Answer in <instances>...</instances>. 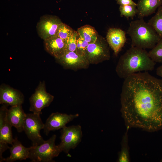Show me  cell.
<instances>
[{"label":"cell","mask_w":162,"mask_h":162,"mask_svg":"<svg viewBox=\"0 0 162 162\" xmlns=\"http://www.w3.org/2000/svg\"><path fill=\"white\" fill-rule=\"evenodd\" d=\"M121 111L127 127L150 132L162 129V79L148 72L124 79Z\"/></svg>","instance_id":"1"},{"label":"cell","mask_w":162,"mask_h":162,"mask_svg":"<svg viewBox=\"0 0 162 162\" xmlns=\"http://www.w3.org/2000/svg\"><path fill=\"white\" fill-rule=\"evenodd\" d=\"M155 63L145 49L131 46L121 56L116 71L120 78L124 79L135 73L152 70Z\"/></svg>","instance_id":"2"},{"label":"cell","mask_w":162,"mask_h":162,"mask_svg":"<svg viewBox=\"0 0 162 162\" xmlns=\"http://www.w3.org/2000/svg\"><path fill=\"white\" fill-rule=\"evenodd\" d=\"M127 33L131 40V46L144 49H152L160 38L153 28L143 18L130 22Z\"/></svg>","instance_id":"3"},{"label":"cell","mask_w":162,"mask_h":162,"mask_svg":"<svg viewBox=\"0 0 162 162\" xmlns=\"http://www.w3.org/2000/svg\"><path fill=\"white\" fill-rule=\"evenodd\" d=\"M56 136L53 135L47 140L39 145L32 146L28 158L32 162H52L54 158L58 156L62 152L55 141Z\"/></svg>","instance_id":"4"},{"label":"cell","mask_w":162,"mask_h":162,"mask_svg":"<svg viewBox=\"0 0 162 162\" xmlns=\"http://www.w3.org/2000/svg\"><path fill=\"white\" fill-rule=\"evenodd\" d=\"M61 142L58 145L61 152L68 153L81 142L82 137V127L79 125L66 126L61 130Z\"/></svg>","instance_id":"5"},{"label":"cell","mask_w":162,"mask_h":162,"mask_svg":"<svg viewBox=\"0 0 162 162\" xmlns=\"http://www.w3.org/2000/svg\"><path fill=\"white\" fill-rule=\"evenodd\" d=\"M44 126L40 115L33 113L26 114L24 131L32 142V146L39 145L44 142L45 140L40 134V131L44 129Z\"/></svg>","instance_id":"6"},{"label":"cell","mask_w":162,"mask_h":162,"mask_svg":"<svg viewBox=\"0 0 162 162\" xmlns=\"http://www.w3.org/2000/svg\"><path fill=\"white\" fill-rule=\"evenodd\" d=\"M54 98L53 95L46 92L45 81H40L34 92L29 98V110L40 115L42 113V110L49 106Z\"/></svg>","instance_id":"7"},{"label":"cell","mask_w":162,"mask_h":162,"mask_svg":"<svg viewBox=\"0 0 162 162\" xmlns=\"http://www.w3.org/2000/svg\"><path fill=\"white\" fill-rule=\"evenodd\" d=\"M85 56L88 62H92L109 59L110 53L106 40L99 36L95 42L89 44Z\"/></svg>","instance_id":"8"},{"label":"cell","mask_w":162,"mask_h":162,"mask_svg":"<svg viewBox=\"0 0 162 162\" xmlns=\"http://www.w3.org/2000/svg\"><path fill=\"white\" fill-rule=\"evenodd\" d=\"M62 22L56 16L44 15L40 18L37 24L38 33L44 40L56 36L58 28Z\"/></svg>","instance_id":"9"},{"label":"cell","mask_w":162,"mask_h":162,"mask_svg":"<svg viewBox=\"0 0 162 162\" xmlns=\"http://www.w3.org/2000/svg\"><path fill=\"white\" fill-rule=\"evenodd\" d=\"M79 116L78 114H67L59 112L52 113L44 124V132L47 135L51 131L62 129L66 124Z\"/></svg>","instance_id":"10"},{"label":"cell","mask_w":162,"mask_h":162,"mask_svg":"<svg viewBox=\"0 0 162 162\" xmlns=\"http://www.w3.org/2000/svg\"><path fill=\"white\" fill-rule=\"evenodd\" d=\"M24 96L20 91L4 84L0 86V104L11 106L22 105Z\"/></svg>","instance_id":"11"},{"label":"cell","mask_w":162,"mask_h":162,"mask_svg":"<svg viewBox=\"0 0 162 162\" xmlns=\"http://www.w3.org/2000/svg\"><path fill=\"white\" fill-rule=\"evenodd\" d=\"M106 40L115 54L117 55L126 42L125 32L119 28H110L107 33Z\"/></svg>","instance_id":"12"},{"label":"cell","mask_w":162,"mask_h":162,"mask_svg":"<svg viewBox=\"0 0 162 162\" xmlns=\"http://www.w3.org/2000/svg\"><path fill=\"white\" fill-rule=\"evenodd\" d=\"M26 114L22 105L11 106L7 112V118L12 126L14 127L19 133L24 131V126Z\"/></svg>","instance_id":"13"},{"label":"cell","mask_w":162,"mask_h":162,"mask_svg":"<svg viewBox=\"0 0 162 162\" xmlns=\"http://www.w3.org/2000/svg\"><path fill=\"white\" fill-rule=\"evenodd\" d=\"M8 106L3 105L0 109V142L12 145L14 141L12 127L7 118Z\"/></svg>","instance_id":"14"},{"label":"cell","mask_w":162,"mask_h":162,"mask_svg":"<svg viewBox=\"0 0 162 162\" xmlns=\"http://www.w3.org/2000/svg\"><path fill=\"white\" fill-rule=\"evenodd\" d=\"M57 59L63 66L69 68H83L89 62L85 56L76 52H66L63 56Z\"/></svg>","instance_id":"15"},{"label":"cell","mask_w":162,"mask_h":162,"mask_svg":"<svg viewBox=\"0 0 162 162\" xmlns=\"http://www.w3.org/2000/svg\"><path fill=\"white\" fill-rule=\"evenodd\" d=\"M45 50L56 59L63 56L66 53L65 41L56 36L44 40Z\"/></svg>","instance_id":"16"},{"label":"cell","mask_w":162,"mask_h":162,"mask_svg":"<svg viewBox=\"0 0 162 162\" xmlns=\"http://www.w3.org/2000/svg\"><path fill=\"white\" fill-rule=\"evenodd\" d=\"M32 146L26 147L22 145L16 137L14 138L11 147H9L10 156L4 158L6 162H13L16 160H26L28 158L30 151Z\"/></svg>","instance_id":"17"},{"label":"cell","mask_w":162,"mask_h":162,"mask_svg":"<svg viewBox=\"0 0 162 162\" xmlns=\"http://www.w3.org/2000/svg\"><path fill=\"white\" fill-rule=\"evenodd\" d=\"M137 4V15L140 19L155 12L162 5V0H138Z\"/></svg>","instance_id":"18"},{"label":"cell","mask_w":162,"mask_h":162,"mask_svg":"<svg viewBox=\"0 0 162 162\" xmlns=\"http://www.w3.org/2000/svg\"><path fill=\"white\" fill-rule=\"evenodd\" d=\"M78 35L89 44L95 42L99 36L95 29L89 25H85L78 29Z\"/></svg>","instance_id":"19"},{"label":"cell","mask_w":162,"mask_h":162,"mask_svg":"<svg viewBox=\"0 0 162 162\" xmlns=\"http://www.w3.org/2000/svg\"><path fill=\"white\" fill-rule=\"evenodd\" d=\"M148 23L154 29L160 38H162V6L160 7L155 15Z\"/></svg>","instance_id":"20"},{"label":"cell","mask_w":162,"mask_h":162,"mask_svg":"<svg viewBox=\"0 0 162 162\" xmlns=\"http://www.w3.org/2000/svg\"><path fill=\"white\" fill-rule=\"evenodd\" d=\"M149 56L154 62L162 63V38L148 52Z\"/></svg>","instance_id":"21"},{"label":"cell","mask_w":162,"mask_h":162,"mask_svg":"<svg viewBox=\"0 0 162 162\" xmlns=\"http://www.w3.org/2000/svg\"><path fill=\"white\" fill-rule=\"evenodd\" d=\"M130 161L128 147V144L127 132L123 136L122 144V148L118 154V161L128 162Z\"/></svg>","instance_id":"22"},{"label":"cell","mask_w":162,"mask_h":162,"mask_svg":"<svg viewBox=\"0 0 162 162\" xmlns=\"http://www.w3.org/2000/svg\"><path fill=\"white\" fill-rule=\"evenodd\" d=\"M120 16L127 18H133L137 14L136 6L133 5H120L119 8Z\"/></svg>","instance_id":"23"},{"label":"cell","mask_w":162,"mask_h":162,"mask_svg":"<svg viewBox=\"0 0 162 162\" xmlns=\"http://www.w3.org/2000/svg\"><path fill=\"white\" fill-rule=\"evenodd\" d=\"M74 31L69 26L62 22L58 28L56 36L65 41Z\"/></svg>","instance_id":"24"},{"label":"cell","mask_w":162,"mask_h":162,"mask_svg":"<svg viewBox=\"0 0 162 162\" xmlns=\"http://www.w3.org/2000/svg\"><path fill=\"white\" fill-rule=\"evenodd\" d=\"M78 36L77 32L75 31L65 41L66 52H76V40Z\"/></svg>","instance_id":"25"},{"label":"cell","mask_w":162,"mask_h":162,"mask_svg":"<svg viewBox=\"0 0 162 162\" xmlns=\"http://www.w3.org/2000/svg\"><path fill=\"white\" fill-rule=\"evenodd\" d=\"M89 44L78 36L76 40L77 53L85 56L86 51Z\"/></svg>","instance_id":"26"},{"label":"cell","mask_w":162,"mask_h":162,"mask_svg":"<svg viewBox=\"0 0 162 162\" xmlns=\"http://www.w3.org/2000/svg\"><path fill=\"white\" fill-rule=\"evenodd\" d=\"M9 147L8 144L2 142H0V162L4 161L5 158L2 157L3 153L8 149H9Z\"/></svg>","instance_id":"27"},{"label":"cell","mask_w":162,"mask_h":162,"mask_svg":"<svg viewBox=\"0 0 162 162\" xmlns=\"http://www.w3.org/2000/svg\"><path fill=\"white\" fill-rule=\"evenodd\" d=\"M117 3L120 5H133L136 6L137 4L132 0H116Z\"/></svg>","instance_id":"28"},{"label":"cell","mask_w":162,"mask_h":162,"mask_svg":"<svg viewBox=\"0 0 162 162\" xmlns=\"http://www.w3.org/2000/svg\"><path fill=\"white\" fill-rule=\"evenodd\" d=\"M156 73L157 75L161 77L162 79V65L157 68L156 70Z\"/></svg>","instance_id":"29"},{"label":"cell","mask_w":162,"mask_h":162,"mask_svg":"<svg viewBox=\"0 0 162 162\" xmlns=\"http://www.w3.org/2000/svg\"><path fill=\"white\" fill-rule=\"evenodd\" d=\"M161 162H162V160H161Z\"/></svg>","instance_id":"30"}]
</instances>
